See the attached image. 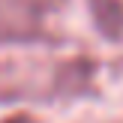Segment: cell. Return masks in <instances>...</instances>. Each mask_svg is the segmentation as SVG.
Returning <instances> with one entry per match:
<instances>
[{"mask_svg": "<svg viewBox=\"0 0 123 123\" xmlns=\"http://www.w3.org/2000/svg\"><path fill=\"white\" fill-rule=\"evenodd\" d=\"M93 12L105 36H120L123 30V6L117 0H93Z\"/></svg>", "mask_w": 123, "mask_h": 123, "instance_id": "obj_1", "label": "cell"}, {"mask_svg": "<svg viewBox=\"0 0 123 123\" xmlns=\"http://www.w3.org/2000/svg\"><path fill=\"white\" fill-rule=\"evenodd\" d=\"M51 0H0L3 9H15V12H42V6H48Z\"/></svg>", "mask_w": 123, "mask_h": 123, "instance_id": "obj_2", "label": "cell"}, {"mask_svg": "<svg viewBox=\"0 0 123 123\" xmlns=\"http://www.w3.org/2000/svg\"><path fill=\"white\" fill-rule=\"evenodd\" d=\"M9 123H30V120H27V117H12Z\"/></svg>", "mask_w": 123, "mask_h": 123, "instance_id": "obj_3", "label": "cell"}]
</instances>
